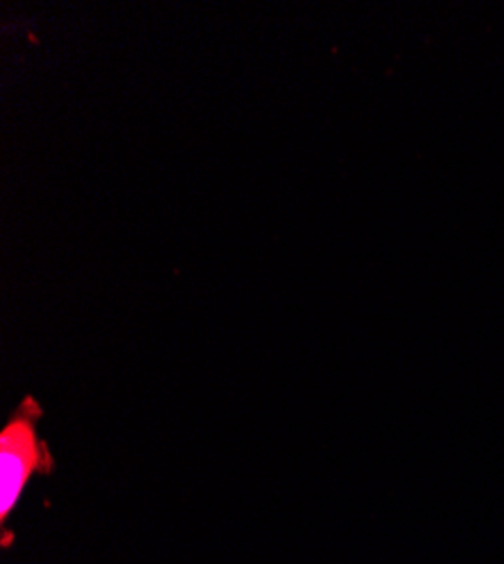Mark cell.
<instances>
[{
  "label": "cell",
  "mask_w": 504,
  "mask_h": 564,
  "mask_svg": "<svg viewBox=\"0 0 504 564\" xmlns=\"http://www.w3.org/2000/svg\"><path fill=\"white\" fill-rule=\"evenodd\" d=\"M39 417L41 409L36 400L25 398L0 432V522L3 527L19 506L32 475H49L53 469V456L36 432Z\"/></svg>",
  "instance_id": "cell-1"
}]
</instances>
